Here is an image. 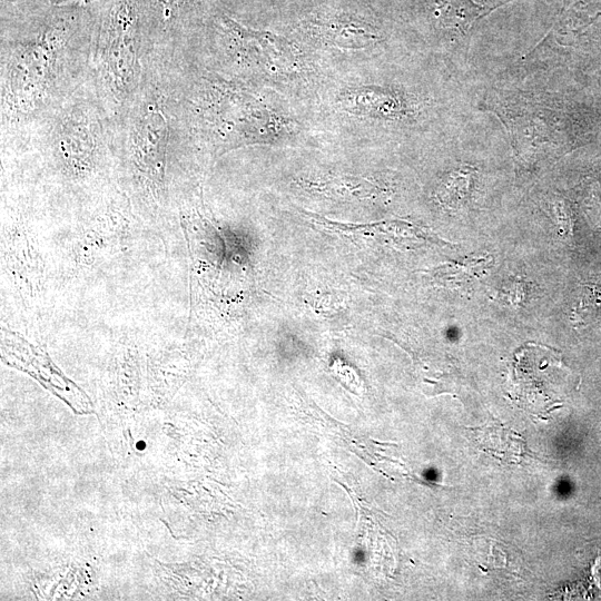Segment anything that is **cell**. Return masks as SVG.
<instances>
[{"instance_id":"1","label":"cell","mask_w":601,"mask_h":601,"mask_svg":"<svg viewBox=\"0 0 601 601\" xmlns=\"http://www.w3.org/2000/svg\"><path fill=\"white\" fill-rule=\"evenodd\" d=\"M486 105L504 124L523 166L551 161L569 151L578 139L569 110L551 98L497 90L489 96Z\"/></svg>"},{"instance_id":"2","label":"cell","mask_w":601,"mask_h":601,"mask_svg":"<svg viewBox=\"0 0 601 601\" xmlns=\"http://www.w3.org/2000/svg\"><path fill=\"white\" fill-rule=\"evenodd\" d=\"M524 349L516 357L514 364V384L516 386L518 401L523 403L524 408L532 413H543L549 411L560 396L553 392L552 374L549 368L560 358L548 351V355H542V364H534L531 351Z\"/></svg>"},{"instance_id":"3","label":"cell","mask_w":601,"mask_h":601,"mask_svg":"<svg viewBox=\"0 0 601 601\" xmlns=\"http://www.w3.org/2000/svg\"><path fill=\"white\" fill-rule=\"evenodd\" d=\"M136 7L134 0H119L114 7L109 23L110 65L118 75L128 73L134 58L136 35Z\"/></svg>"},{"instance_id":"4","label":"cell","mask_w":601,"mask_h":601,"mask_svg":"<svg viewBox=\"0 0 601 601\" xmlns=\"http://www.w3.org/2000/svg\"><path fill=\"white\" fill-rule=\"evenodd\" d=\"M168 135L166 117L157 105L147 107L136 130L135 144L137 154L146 162L162 157Z\"/></svg>"},{"instance_id":"5","label":"cell","mask_w":601,"mask_h":601,"mask_svg":"<svg viewBox=\"0 0 601 601\" xmlns=\"http://www.w3.org/2000/svg\"><path fill=\"white\" fill-rule=\"evenodd\" d=\"M342 102L354 112L378 117H392L401 110L400 100L394 95L377 88L353 89L343 97Z\"/></svg>"},{"instance_id":"6","label":"cell","mask_w":601,"mask_h":601,"mask_svg":"<svg viewBox=\"0 0 601 601\" xmlns=\"http://www.w3.org/2000/svg\"><path fill=\"white\" fill-rule=\"evenodd\" d=\"M473 169L462 167L452 173L441 186L440 197L451 207H461L470 197Z\"/></svg>"},{"instance_id":"7","label":"cell","mask_w":601,"mask_h":601,"mask_svg":"<svg viewBox=\"0 0 601 601\" xmlns=\"http://www.w3.org/2000/svg\"><path fill=\"white\" fill-rule=\"evenodd\" d=\"M492 266V258L487 255L472 257L447 267L446 275L460 286L470 284L481 277Z\"/></svg>"},{"instance_id":"8","label":"cell","mask_w":601,"mask_h":601,"mask_svg":"<svg viewBox=\"0 0 601 601\" xmlns=\"http://www.w3.org/2000/svg\"><path fill=\"white\" fill-rule=\"evenodd\" d=\"M184 0H158V2H160L161 6L164 7V11L166 13H169L173 9H175Z\"/></svg>"}]
</instances>
